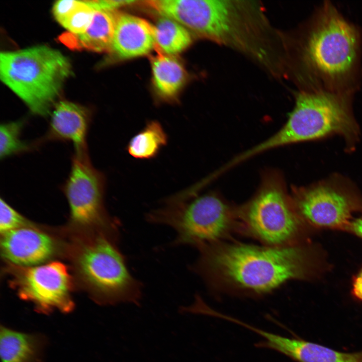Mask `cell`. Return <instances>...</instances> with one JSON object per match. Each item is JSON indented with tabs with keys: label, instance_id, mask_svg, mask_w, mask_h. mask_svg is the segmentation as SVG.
<instances>
[{
	"label": "cell",
	"instance_id": "1",
	"mask_svg": "<svg viewBox=\"0 0 362 362\" xmlns=\"http://www.w3.org/2000/svg\"><path fill=\"white\" fill-rule=\"evenodd\" d=\"M198 249L200 255L191 269L214 291L262 296L307 272L306 254L294 245L220 241Z\"/></svg>",
	"mask_w": 362,
	"mask_h": 362
},
{
	"label": "cell",
	"instance_id": "2",
	"mask_svg": "<svg viewBox=\"0 0 362 362\" xmlns=\"http://www.w3.org/2000/svg\"><path fill=\"white\" fill-rule=\"evenodd\" d=\"M301 43L307 92L353 95L362 78V37L330 2L318 7Z\"/></svg>",
	"mask_w": 362,
	"mask_h": 362
},
{
	"label": "cell",
	"instance_id": "3",
	"mask_svg": "<svg viewBox=\"0 0 362 362\" xmlns=\"http://www.w3.org/2000/svg\"><path fill=\"white\" fill-rule=\"evenodd\" d=\"M192 188L166 199L147 214L148 222L168 226L176 236L173 245L198 248L220 241L238 230L236 210L214 193L202 195Z\"/></svg>",
	"mask_w": 362,
	"mask_h": 362
},
{
	"label": "cell",
	"instance_id": "4",
	"mask_svg": "<svg viewBox=\"0 0 362 362\" xmlns=\"http://www.w3.org/2000/svg\"><path fill=\"white\" fill-rule=\"evenodd\" d=\"M71 73L68 58L45 45L1 53V80L37 115L50 114Z\"/></svg>",
	"mask_w": 362,
	"mask_h": 362
},
{
	"label": "cell",
	"instance_id": "5",
	"mask_svg": "<svg viewBox=\"0 0 362 362\" xmlns=\"http://www.w3.org/2000/svg\"><path fill=\"white\" fill-rule=\"evenodd\" d=\"M353 95L302 91L285 125L274 135L254 146L259 153L292 143L331 135L343 137L352 146L357 140L358 128L352 109Z\"/></svg>",
	"mask_w": 362,
	"mask_h": 362
},
{
	"label": "cell",
	"instance_id": "6",
	"mask_svg": "<svg viewBox=\"0 0 362 362\" xmlns=\"http://www.w3.org/2000/svg\"><path fill=\"white\" fill-rule=\"evenodd\" d=\"M239 230L265 245H293L300 229L298 213L281 178L266 177L253 197L236 209Z\"/></svg>",
	"mask_w": 362,
	"mask_h": 362
},
{
	"label": "cell",
	"instance_id": "7",
	"mask_svg": "<svg viewBox=\"0 0 362 362\" xmlns=\"http://www.w3.org/2000/svg\"><path fill=\"white\" fill-rule=\"evenodd\" d=\"M76 265L84 281L105 302L139 303L141 283L132 276L125 257L109 238L99 236L83 246Z\"/></svg>",
	"mask_w": 362,
	"mask_h": 362
},
{
	"label": "cell",
	"instance_id": "8",
	"mask_svg": "<svg viewBox=\"0 0 362 362\" xmlns=\"http://www.w3.org/2000/svg\"><path fill=\"white\" fill-rule=\"evenodd\" d=\"M105 187V176L92 164L88 153H75L70 173L62 187L73 224L80 227L101 224L116 229L108 223L110 221L106 216Z\"/></svg>",
	"mask_w": 362,
	"mask_h": 362
},
{
	"label": "cell",
	"instance_id": "9",
	"mask_svg": "<svg viewBox=\"0 0 362 362\" xmlns=\"http://www.w3.org/2000/svg\"><path fill=\"white\" fill-rule=\"evenodd\" d=\"M13 274L12 285L20 298L32 302L39 310L68 312L72 309L71 278L61 262L18 266Z\"/></svg>",
	"mask_w": 362,
	"mask_h": 362
},
{
	"label": "cell",
	"instance_id": "10",
	"mask_svg": "<svg viewBox=\"0 0 362 362\" xmlns=\"http://www.w3.org/2000/svg\"><path fill=\"white\" fill-rule=\"evenodd\" d=\"M350 188L327 180L295 188L291 198L299 215L321 227H343L349 224L355 202Z\"/></svg>",
	"mask_w": 362,
	"mask_h": 362
},
{
	"label": "cell",
	"instance_id": "11",
	"mask_svg": "<svg viewBox=\"0 0 362 362\" xmlns=\"http://www.w3.org/2000/svg\"><path fill=\"white\" fill-rule=\"evenodd\" d=\"M2 254L18 266H36L52 258L56 252V244L47 234L27 227L2 234Z\"/></svg>",
	"mask_w": 362,
	"mask_h": 362
},
{
	"label": "cell",
	"instance_id": "12",
	"mask_svg": "<svg viewBox=\"0 0 362 362\" xmlns=\"http://www.w3.org/2000/svg\"><path fill=\"white\" fill-rule=\"evenodd\" d=\"M90 114L86 108L67 101L54 106L48 131L42 141H67L76 153H87L86 136Z\"/></svg>",
	"mask_w": 362,
	"mask_h": 362
},
{
	"label": "cell",
	"instance_id": "13",
	"mask_svg": "<svg viewBox=\"0 0 362 362\" xmlns=\"http://www.w3.org/2000/svg\"><path fill=\"white\" fill-rule=\"evenodd\" d=\"M156 47L154 25L137 16L117 13L110 52L120 59L143 56Z\"/></svg>",
	"mask_w": 362,
	"mask_h": 362
},
{
	"label": "cell",
	"instance_id": "14",
	"mask_svg": "<svg viewBox=\"0 0 362 362\" xmlns=\"http://www.w3.org/2000/svg\"><path fill=\"white\" fill-rule=\"evenodd\" d=\"M274 347L297 362H362V350L339 351L300 338L279 335L274 341Z\"/></svg>",
	"mask_w": 362,
	"mask_h": 362
},
{
	"label": "cell",
	"instance_id": "15",
	"mask_svg": "<svg viewBox=\"0 0 362 362\" xmlns=\"http://www.w3.org/2000/svg\"><path fill=\"white\" fill-rule=\"evenodd\" d=\"M154 50L156 54L151 59L154 85L160 99L173 102L185 83V69L173 56L163 53L156 46Z\"/></svg>",
	"mask_w": 362,
	"mask_h": 362
},
{
	"label": "cell",
	"instance_id": "16",
	"mask_svg": "<svg viewBox=\"0 0 362 362\" xmlns=\"http://www.w3.org/2000/svg\"><path fill=\"white\" fill-rule=\"evenodd\" d=\"M40 347L41 341L35 335L1 327V362H36Z\"/></svg>",
	"mask_w": 362,
	"mask_h": 362
},
{
	"label": "cell",
	"instance_id": "17",
	"mask_svg": "<svg viewBox=\"0 0 362 362\" xmlns=\"http://www.w3.org/2000/svg\"><path fill=\"white\" fill-rule=\"evenodd\" d=\"M116 11L95 10L91 24L83 34L77 35L78 46L96 52H110L115 31Z\"/></svg>",
	"mask_w": 362,
	"mask_h": 362
},
{
	"label": "cell",
	"instance_id": "18",
	"mask_svg": "<svg viewBox=\"0 0 362 362\" xmlns=\"http://www.w3.org/2000/svg\"><path fill=\"white\" fill-rule=\"evenodd\" d=\"M168 140V135L161 123L157 120H150L131 138L126 149L134 158L151 159L158 156Z\"/></svg>",
	"mask_w": 362,
	"mask_h": 362
},
{
	"label": "cell",
	"instance_id": "19",
	"mask_svg": "<svg viewBox=\"0 0 362 362\" xmlns=\"http://www.w3.org/2000/svg\"><path fill=\"white\" fill-rule=\"evenodd\" d=\"M154 28L156 46L166 54L181 53L192 43L190 31L169 18L161 16Z\"/></svg>",
	"mask_w": 362,
	"mask_h": 362
},
{
	"label": "cell",
	"instance_id": "20",
	"mask_svg": "<svg viewBox=\"0 0 362 362\" xmlns=\"http://www.w3.org/2000/svg\"><path fill=\"white\" fill-rule=\"evenodd\" d=\"M24 125L23 121L4 123L0 127V157L4 159L11 155L28 152L36 144H32L21 139Z\"/></svg>",
	"mask_w": 362,
	"mask_h": 362
},
{
	"label": "cell",
	"instance_id": "21",
	"mask_svg": "<svg viewBox=\"0 0 362 362\" xmlns=\"http://www.w3.org/2000/svg\"><path fill=\"white\" fill-rule=\"evenodd\" d=\"M95 10L83 1L72 13L61 24L70 32L81 35L89 27L93 21Z\"/></svg>",
	"mask_w": 362,
	"mask_h": 362
},
{
	"label": "cell",
	"instance_id": "22",
	"mask_svg": "<svg viewBox=\"0 0 362 362\" xmlns=\"http://www.w3.org/2000/svg\"><path fill=\"white\" fill-rule=\"evenodd\" d=\"M0 209V231L2 234L26 227L28 225V221L2 198Z\"/></svg>",
	"mask_w": 362,
	"mask_h": 362
},
{
	"label": "cell",
	"instance_id": "23",
	"mask_svg": "<svg viewBox=\"0 0 362 362\" xmlns=\"http://www.w3.org/2000/svg\"><path fill=\"white\" fill-rule=\"evenodd\" d=\"M81 1L63 0L56 2L52 9L53 14L60 24L79 5Z\"/></svg>",
	"mask_w": 362,
	"mask_h": 362
},
{
	"label": "cell",
	"instance_id": "24",
	"mask_svg": "<svg viewBox=\"0 0 362 362\" xmlns=\"http://www.w3.org/2000/svg\"><path fill=\"white\" fill-rule=\"evenodd\" d=\"M94 10L115 11L117 9L137 2L135 1H83Z\"/></svg>",
	"mask_w": 362,
	"mask_h": 362
},
{
	"label": "cell",
	"instance_id": "25",
	"mask_svg": "<svg viewBox=\"0 0 362 362\" xmlns=\"http://www.w3.org/2000/svg\"><path fill=\"white\" fill-rule=\"evenodd\" d=\"M352 293L354 297L362 301V269L353 279Z\"/></svg>",
	"mask_w": 362,
	"mask_h": 362
},
{
	"label": "cell",
	"instance_id": "26",
	"mask_svg": "<svg viewBox=\"0 0 362 362\" xmlns=\"http://www.w3.org/2000/svg\"><path fill=\"white\" fill-rule=\"evenodd\" d=\"M350 226L355 234L362 237V218L353 221L351 223Z\"/></svg>",
	"mask_w": 362,
	"mask_h": 362
}]
</instances>
